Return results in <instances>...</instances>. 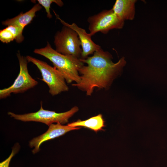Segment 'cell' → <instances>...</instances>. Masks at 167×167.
<instances>
[{
    "label": "cell",
    "mask_w": 167,
    "mask_h": 167,
    "mask_svg": "<svg viewBox=\"0 0 167 167\" xmlns=\"http://www.w3.org/2000/svg\"><path fill=\"white\" fill-rule=\"evenodd\" d=\"M112 58L110 53L101 48L92 56L80 58L87 65L79 69L80 81L72 85L86 92L87 96L92 95L95 88H107L126 64L124 57L115 63L112 62Z\"/></svg>",
    "instance_id": "6da1fadb"
},
{
    "label": "cell",
    "mask_w": 167,
    "mask_h": 167,
    "mask_svg": "<svg viewBox=\"0 0 167 167\" xmlns=\"http://www.w3.org/2000/svg\"><path fill=\"white\" fill-rule=\"evenodd\" d=\"M34 52L45 57L51 62L54 67L63 75L67 83L73 81L76 83L79 82L80 77L78 70L84 65L80 58L58 53L53 49L48 42L45 47L35 49Z\"/></svg>",
    "instance_id": "7a4b0ae2"
},
{
    "label": "cell",
    "mask_w": 167,
    "mask_h": 167,
    "mask_svg": "<svg viewBox=\"0 0 167 167\" xmlns=\"http://www.w3.org/2000/svg\"><path fill=\"white\" fill-rule=\"evenodd\" d=\"M42 104L41 101L40 109L35 112L18 114L9 112L8 114L17 120L23 122H41L49 126L54 123H59L62 124L68 122L69 119L79 110L78 108L75 106L67 111L57 113L54 111L44 109Z\"/></svg>",
    "instance_id": "3957f363"
},
{
    "label": "cell",
    "mask_w": 167,
    "mask_h": 167,
    "mask_svg": "<svg viewBox=\"0 0 167 167\" xmlns=\"http://www.w3.org/2000/svg\"><path fill=\"white\" fill-rule=\"evenodd\" d=\"M28 62L35 65L40 71L42 78L49 88V93L54 96L62 92L67 91L69 87L63 75L57 69L48 64L46 62L32 57L27 56Z\"/></svg>",
    "instance_id": "277c9868"
},
{
    "label": "cell",
    "mask_w": 167,
    "mask_h": 167,
    "mask_svg": "<svg viewBox=\"0 0 167 167\" xmlns=\"http://www.w3.org/2000/svg\"><path fill=\"white\" fill-rule=\"evenodd\" d=\"M19 63V73L13 84L7 88L0 89V99H3L10 96L11 94L22 93L32 88L38 84V82L29 74L27 67L28 61L26 58L17 54Z\"/></svg>",
    "instance_id": "5b68a950"
},
{
    "label": "cell",
    "mask_w": 167,
    "mask_h": 167,
    "mask_svg": "<svg viewBox=\"0 0 167 167\" xmlns=\"http://www.w3.org/2000/svg\"><path fill=\"white\" fill-rule=\"evenodd\" d=\"M64 26L61 31L57 32L54 37L56 50L62 54L80 58L82 49L78 34L72 29Z\"/></svg>",
    "instance_id": "8992f818"
},
{
    "label": "cell",
    "mask_w": 167,
    "mask_h": 167,
    "mask_svg": "<svg viewBox=\"0 0 167 167\" xmlns=\"http://www.w3.org/2000/svg\"><path fill=\"white\" fill-rule=\"evenodd\" d=\"M89 33L92 36L98 32L106 34L111 30L122 28L124 21L119 18L112 8L104 10L88 19Z\"/></svg>",
    "instance_id": "52a82bcc"
},
{
    "label": "cell",
    "mask_w": 167,
    "mask_h": 167,
    "mask_svg": "<svg viewBox=\"0 0 167 167\" xmlns=\"http://www.w3.org/2000/svg\"><path fill=\"white\" fill-rule=\"evenodd\" d=\"M49 127L48 130L45 132L33 138L29 141L30 147H34V149L32 151L33 154L39 151L40 146L43 142L62 136L71 131L80 128L79 127L63 125L59 123L56 124H52Z\"/></svg>",
    "instance_id": "ba28073f"
},
{
    "label": "cell",
    "mask_w": 167,
    "mask_h": 167,
    "mask_svg": "<svg viewBox=\"0 0 167 167\" xmlns=\"http://www.w3.org/2000/svg\"><path fill=\"white\" fill-rule=\"evenodd\" d=\"M57 18L64 25L68 27L75 31L77 33L80 41L82 53L80 58L85 59L88 56L92 54L96 51L101 48L99 45L96 44L92 40V36L86 30L79 27L76 24L73 23L69 24L61 19L54 12Z\"/></svg>",
    "instance_id": "9c48e42d"
},
{
    "label": "cell",
    "mask_w": 167,
    "mask_h": 167,
    "mask_svg": "<svg viewBox=\"0 0 167 167\" xmlns=\"http://www.w3.org/2000/svg\"><path fill=\"white\" fill-rule=\"evenodd\" d=\"M135 0H116L112 9L121 20H132L135 14Z\"/></svg>",
    "instance_id": "30bf717a"
},
{
    "label": "cell",
    "mask_w": 167,
    "mask_h": 167,
    "mask_svg": "<svg viewBox=\"0 0 167 167\" xmlns=\"http://www.w3.org/2000/svg\"><path fill=\"white\" fill-rule=\"evenodd\" d=\"M41 8L40 4H36L29 11L25 13H21L14 18L3 21L2 24L7 26L10 25L16 26L23 31L24 28L30 24L36 16V12Z\"/></svg>",
    "instance_id": "8fae6325"
},
{
    "label": "cell",
    "mask_w": 167,
    "mask_h": 167,
    "mask_svg": "<svg viewBox=\"0 0 167 167\" xmlns=\"http://www.w3.org/2000/svg\"><path fill=\"white\" fill-rule=\"evenodd\" d=\"M23 31L17 27L10 25L0 31V40L2 42L7 43L15 40L19 43L23 41L24 37Z\"/></svg>",
    "instance_id": "7c38bea8"
},
{
    "label": "cell",
    "mask_w": 167,
    "mask_h": 167,
    "mask_svg": "<svg viewBox=\"0 0 167 167\" xmlns=\"http://www.w3.org/2000/svg\"><path fill=\"white\" fill-rule=\"evenodd\" d=\"M104 122L101 114L92 117L85 120H79L77 121L68 124L67 125L72 127L82 126L86 127L95 131L101 130L104 126Z\"/></svg>",
    "instance_id": "4fadbf2b"
},
{
    "label": "cell",
    "mask_w": 167,
    "mask_h": 167,
    "mask_svg": "<svg viewBox=\"0 0 167 167\" xmlns=\"http://www.w3.org/2000/svg\"><path fill=\"white\" fill-rule=\"evenodd\" d=\"M38 3L43 6L47 13V17L49 19L52 18V15L50 12V9L51 3H55L59 6H62L63 3L61 0H37Z\"/></svg>",
    "instance_id": "5bb4252c"
},
{
    "label": "cell",
    "mask_w": 167,
    "mask_h": 167,
    "mask_svg": "<svg viewBox=\"0 0 167 167\" xmlns=\"http://www.w3.org/2000/svg\"><path fill=\"white\" fill-rule=\"evenodd\" d=\"M19 149L18 143H16L12 148L11 152L9 156L5 160L0 163V167H9L10 161L13 157L18 152Z\"/></svg>",
    "instance_id": "9a60e30c"
}]
</instances>
